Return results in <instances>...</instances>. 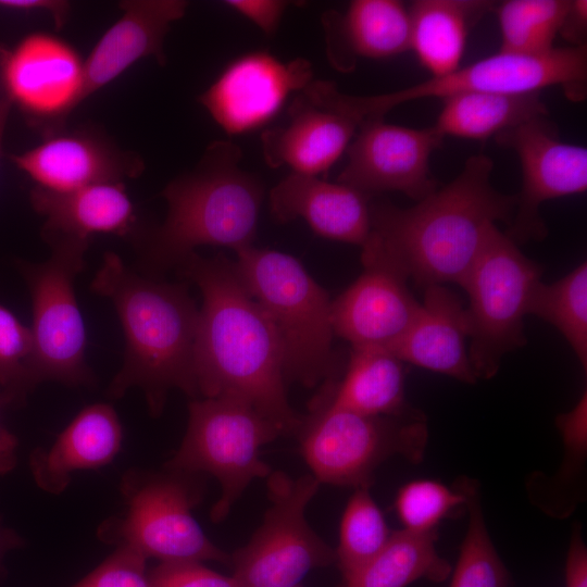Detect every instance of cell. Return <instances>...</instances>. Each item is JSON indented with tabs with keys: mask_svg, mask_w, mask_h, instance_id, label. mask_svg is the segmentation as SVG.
<instances>
[{
	"mask_svg": "<svg viewBox=\"0 0 587 587\" xmlns=\"http://www.w3.org/2000/svg\"><path fill=\"white\" fill-rule=\"evenodd\" d=\"M30 202L45 217L42 235L86 240L96 234L130 238L139 227L124 183L96 184L65 191L36 186L30 191Z\"/></svg>",
	"mask_w": 587,
	"mask_h": 587,
	"instance_id": "cell-25",
	"label": "cell"
},
{
	"mask_svg": "<svg viewBox=\"0 0 587 587\" xmlns=\"http://www.w3.org/2000/svg\"><path fill=\"white\" fill-rule=\"evenodd\" d=\"M188 412L184 439L165 469L213 475L221 485V496L211 509V520L220 522L253 479L272 473L260 459V449L284 433L234 396L192 399Z\"/></svg>",
	"mask_w": 587,
	"mask_h": 587,
	"instance_id": "cell-9",
	"label": "cell"
},
{
	"mask_svg": "<svg viewBox=\"0 0 587 587\" xmlns=\"http://www.w3.org/2000/svg\"><path fill=\"white\" fill-rule=\"evenodd\" d=\"M457 480L466 495L469 523L449 587H511V575L487 529L477 482L467 477Z\"/></svg>",
	"mask_w": 587,
	"mask_h": 587,
	"instance_id": "cell-32",
	"label": "cell"
},
{
	"mask_svg": "<svg viewBox=\"0 0 587 587\" xmlns=\"http://www.w3.org/2000/svg\"><path fill=\"white\" fill-rule=\"evenodd\" d=\"M465 503L466 495L458 480L449 487L433 479H415L398 490L395 508L403 529L424 533L437 530L442 520Z\"/></svg>",
	"mask_w": 587,
	"mask_h": 587,
	"instance_id": "cell-35",
	"label": "cell"
},
{
	"mask_svg": "<svg viewBox=\"0 0 587 587\" xmlns=\"http://www.w3.org/2000/svg\"><path fill=\"white\" fill-rule=\"evenodd\" d=\"M547 113L539 93L469 92L442 99L433 127L444 138L480 140Z\"/></svg>",
	"mask_w": 587,
	"mask_h": 587,
	"instance_id": "cell-28",
	"label": "cell"
},
{
	"mask_svg": "<svg viewBox=\"0 0 587 587\" xmlns=\"http://www.w3.org/2000/svg\"><path fill=\"white\" fill-rule=\"evenodd\" d=\"M286 122L263 132L262 152L273 168L320 176L346 152L359 125L317 98L308 86L288 107Z\"/></svg>",
	"mask_w": 587,
	"mask_h": 587,
	"instance_id": "cell-19",
	"label": "cell"
},
{
	"mask_svg": "<svg viewBox=\"0 0 587 587\" xmlns=\"http://www.w3.org/2000/svg\"><path fill=\"white\" fill-rule=\"evenodd\" d=\"M241 151L232 141L208 146L196 166L162 191L164 222L139 226L130 236L140 273L160 277L199 246H221L235 252L253 245L264 187L239 166Z\"/></svg>",
	"mask_w": 587,
	"mask_h": 587,
	"instance_id": "cell-4",
	"label": "cell"
},
{
	"mask_svg": "<svg viewBox=\"0 0 587 587\" xmlns=\"http://www.w3.org/2000/svg\"><path fill=\"white\" fill-rule=\"evenodd\" d=\"M0 83L11 103L47 135L62 129L84 101V61L63 39L33 33L12 49L0 48Z\"/></svg>",
	"mask_w": 587,
	"mask_h": 587,
	"instance_id": "cell-14",
	"label": "cell"
},
{
	"mask_svg": "<svg viewBox=\"0 0 587 587\" xmlns=\"http://www.w3.org/2000/svg\"><path fill=\"white\" fill-rule=\"evenodd\" d=\"M312 77V65L304 58L285 62L254 50L233 59L198 101L228 136L243 135L271 122Z\"/></svg>",
	"mask_w": 587,
	"mask_h": 587,
	"instance_id": "cell-15",
	"label": "cell"
},
{
	"mask_svg": "<svg viewBox=\"0 0 587 587\" xmlns=\"http://www.w3.org/2000/svg\"><path fill=\"white\" fill-rule=\"evenodd\" d=\"M424 290L415 319L389 349L403 363L462 383H476L466 348L469 320L460 298L444 285L428 286Z\"/></svg>",
	"mask_w": 587,
	"mask_h": 587,
	"instance_id": "cell-22",
	"label": "cell"
},
{
	"mask_svg": "<svg viewBox=\"0 0 587 587\" xmlns=\"http://www.w3.org/2000/svg\"><path fill=\"white\" fill-rule=\"evenodd\" d=\"M542 267L494 225L460 286L469 307L467 349L476 379L494 377L507 353L526 344L524 316Z\"/></svg>",
	"mask_w": 587,
	"mask_h": 587,
	"instance_id": "cell-10",
	"label": "cell"
},
{
	"mask_svg": "<svg viewBox=\"0 0 587 587\" xmlns=\"http://www.w3.org/2000/svg\"><path fill=\"white\" fill-rule=\"evenodd\" d=\"M301 453L321 484L370 488L378 465L394 455L420 463L428 442L423 413L367 416L334 405L320 394L302 417Z\"/></svg>",
	"mask_w": 587,
	"mask_h": 587,
	"instance_id": "cell-6",
	"label": "cell"
},
{
	"mask_svg": "<svg viewBox=\"0 0 587 587\" xmlns=\"http://www.w3.org/2000/svg\"><path fill=\"white\" fill-rule=\"evenodd\" d=\"M202 296L195 345L198 398L234 396L250 403L285 434L302 417L288 402L276 332L242 283L235 261L196 251L177 265Z\"/></svg>",
	"mask_w": 587,
	"mask_h": 587,
	"instance_id": "cell-1",
	"label": "cell"
},
{
	"mask_svg": "<svg viewBox=\"0 0 587 587\" xmlns=\"http://www.w3.org/2000/svg\"><path fill=\"white\" fill-rule=\"evenodd\" d=\"M322 394L339 408L367 416H414L404 392L403 362L388 348L351 347L339 378L323 384Z\"/></svg>",
	"mask_w": 587,
	"mask_h": 587,
	"instance_id": "cell-26",
	"label": "cell"
},
{
	"mask_svg": "<svg viewBox=\"0 0 587 587\" xmlns=\"http://www.w3.org/2000/svg\"><path fill=\"white\" fill-rule=\"evenodd\" d=\"M123 430L115 410L108 403L83 409L48 449L29 457L32 475L41 489L57 495L74 472L109 464L120 452Z\"/></svg>",
	"mask_w": 587,
	"mask_h": 587,
	"instance_id": "cell-24",
	"label": "cell"
},
{
	"mask_svg": "<svg viewBox=\"0 0 587 587\" xmlns=\"http://www.w3.org/2000/svg\"><path fill=\"white\" fill-rule=\"evenodd\" d=\"M17 462V439L0 425V476L11 472Z\"/></svg>",
	"mask_w": 587,
	"mask_h": 587,
	"instance_id": "cell-43",
	"label": "cell"
},
{
	"mask_svg": "<svg viewBox=\"0 0 587 587\" xmlns=\"http://www.w3.org/2000/svg\"><path fill=\"white\" fill-rule=\"evenodd\" d=\"M321 483L305 474L267 477V509L249 542L230 555L241 587H296L312 570L336 562L335 550L309 526L304 511Z\"/></svg>",
	"mask_w": 587,
	"mask_h": 587,
	"instance_id": "cell-12",
	"label": "cell"
},
{
	"mask_svg": "<svg viewBox=\"0 0 587 587\" xmlns=\"http://www.w3.org/2000/svg\"><path fill=\"white\" fill-rule=\"evenodd\" d=\"M361 247L362 274L332 301L333 330L351 347L389 349L410 327L421 302L407 275L370 235Z\"/></svg>",
	"mask_w": 587,
	"mask_h": 587,
	"instance_id": "cell-17",
	"label": "cell"
},
{
	"mask_svg": "<svg viewBox=\"0 0 587 587\" xmlns=\"http://www.w3.org/2000/svg\"><path fill=\"white\" fill-rule=\"evenodd\" d=\"M527 314L553 325L566 339L582 367L587 370V265L552 284L539 282L529 298Z\"/></svg>",
	"mask_w": 587,
	"mask_h": 587,
	"instance_id": "cell-31",
	"label": "cell"
},
{
	"mask_svg": "<svg viewBox=\"0 0 587 587\" xmlns=\"http://www.w3.org/2000/svg\"><path fill=\"white\" fill-rule=\"evenodd\" d=\"M236 255L242 283L278 337L286 383L312 388L339 378L344 366L333 347L327 292L287 253L252 245Z\"/></svg>",
	"mask_w": 587,
	"mask_h": 587,
	"instance_id": "cell-5",
	"label": "cell"
},
{
	"mask_svg": "<svg viewBox=\"0 0 587 587\" xmlns=\"http://www.w3.org/2000/svg\"><path fill=\"white\" fill-rule=\"evenodd\" d=\"M569 4L570 0H508L495 7L499 52L532 57L552 51Z\"/></svg>",
	"mask_w": 587,
	"mask_h": 587,
	"instance_id": "cell-33",
	"label": "cell"
},
{
	"mask_svg": "<svg viewBox=\"0 0 587 587\" xmlns=\"http://www.w3.org/2000/svg\"><path fill=\"white\" fill-rule=\"evenodd\" d=\"M0 7L17 11H43L53 20L57 28L66 23L70 3L61 0H1Z\"/></svg>",
	"mask_w": 587,
	"mask_h": 587,
	"instance_id": "cell-42",
	"label": "cell"
},
{
	"mask_svg": "<svg viewBox=\"0 0 587 587\" xmlns=\"http://www.w3.org/2000/svg\"><path fill=\"white\" fill-rule=\"evenodd\" d=\"M563 442V459L559 470L549 478L540 473L527 482L533 504L547 515L569 517L586 498L587 463V391L567 412L555 417Z\"/></svg>",
	"mask_w": 587,
	"mask_h": 587,
	"instance_id": "cell-29",
	"label": "cell"
},
{
	"mask_svg": "<svg viewBox=\"0 0 587 587\" xmlns=\"http://www.w3.org/2000/svg\"><path fill=\"white\" fill-rule=\"evenodd\" d=\"M495 139L516 152L522 171L515 214L504 234L516 245L541 240L548 229L540 216V205L586 191L587 150L562 141L547 115L526 121Z\"/></svg>",
	"mask_w": 587,
	"mask_h": 587,
	"instance_id": "cell-13",
	"label": "cell"
},
{
	"mask_svg": "<svg viewBox=\"0 0 587 587\" xmlns=\"http://www.w3.org/2000/svg\"><path fill=\"white\" fill-rule=\"evenodd\" d=\"M226 7L253 23L266 36L278 29L289 2L282 0H227Z\"/></svg>",
	"mask_w": 587,
	"mask_h": 587,
	"instance_id": "cell-39",
	"label": "cell"
},
{
	"mask_svg": "<svg viewBox=\"0 0 587 587\" xmlns=\"http://www.w3.org/2000/svg\"><path fill=\"white\" fill-rule=\"evenodd\" d=\"M327 58L341 72L360 58L382 60L410 50V15L397 0H353L322 16Z\"/></svg>",
	"mask_w": 587,
	"mask_h": 587,
	"instance_id": "cell-23",
	"label": "cell"
},
{
	"mask_svg": "<svg viewBox=\"0 0 587 587\" xmlns=\"http://www.w3.org/2000/svg\"><path fill=\"white\" fill-rule=\"evenodd\" d=\"M586 82L587 48L571 46L532 57L498 52L446 75L374 96L342 93L332 84L325 98L334 109L360 125L369 120H384L389 111L405 102L425 98L442 100L469 92L539 93L544 88L561 86L567 96L582 99Z\"/></svg>",
	"mask_w": 587,
	"mask_h": 587,
	"instance_id": "cell-7",
	"label": "cell"
},
{
	"mask_svg": "<svg viewBox=\"0 0 587 587\" xmlns=\"http://www.w3.org/2000/svg\"><path fill=\"white\" fill-rule=\"evenodd\" d=\"M147 558L118 545L95 570L71 587H151Z\"/></svg>",
	"mask_w": 587,
	"mask_h": 587,
	"instance_id": "cell-37",
	"label": "cell"
},
{
	"mask_svg": "<svg viewBox=\"0 0 587 587\" xmlns=\"http://www.w3.org/2000/svg\"><path fill=\"white\" fill-rule=\"evenodd\" d=\"M564 587H587V547L578 523L573 525L566 552Z\"/></svg>",
	"mask_w": 587,
	"mask_h": 587,
	"instance_id": "cell-40",
	"label": "cell"
},
{
	"mask_svg": "<svg viewBox=\"0 0 587 587\" xmlns=\"http://www.w3.org/2000/svg\"><path fill=\"white\" fill-rule=\"evenodd\" d=\"M437 538V530L392 532L383 549L344 580V587H407L419 579L446 580L452 567L438 553Z\"/></svg>",
	"mask_w": 587,
	"mask_h": 587,
	"instance_id": "cell-30",
	"label": "cell"
},
{
	"mask_svg": "<svg viewBox=\"0 0 587 587\" xmlns=\"http://www.w3.org/2000/svg\"><path fill=\"white\" fill-rule=\"evenodd\" d=\"M3 96L0 95V98H2Z\"/></svg>",
	"mask_w": 587,
	"mask_h": 587,
	"instance_id": "cell-46",
	"label": "cell"
},
{
	"mask_svg": "<svg viewBox=\"0 0 587 587\" xmlns=\"http://www.w3.org/2000/svg\"><path fill=\"white\" fill-rule=\"evenodd\" d=\"M492 168L487 155H472L453 180L413 207L370 204V237L416 285H460L489 228L515 212L516 195L492 186Z\"/></svg>",
	"mask_w": 587,
	"mask_h": 587,
	"instance_id": "cell-2",
	"label": "cell"
},
{
	"mask_svg": "<svg viewBox=\"0 0 587 587\" xmlns=\"http://www.w3.org/2000/svg\"><path fill=\"white\" fill-rule=\"evenodd\" d=\"M369 195L319 176L290 173L270 191L280 223L302 218L319 236L362 246L371 232Z\"/></svg>",
	"mask_w": 587,
	"mask_h": 587,
	"instance_id": "cell-21",
	"label": "cell"
},
{
	"mask_svg": "<svg viewBox=\"0 0 587 587\" xmlns=\"http://www.w3.org/2000/svg\"><path fill=\"white\" fill-rule=\"evenodd\" d=\"M296 587H299V586H296Z\"/></svg>",
	"mask_w": 587,
	"mask_h": 587,
	"instance_id": "cell-47",
	"label": "cell"
},
{
	"mask_svg": "<svg viewBox=\"0 0 587 587\" xmlns=\"http://www.w3.org/2000/svg\"><path fill=\"white\" fill-rule=\"evenodd\" d=\"M32 351L30 328L0 303L1 403H21L26 398L25 378Z\"/></svg>",
	"mask_w": 587,
	"mask_h": 587,
	"instance_id": "cell-36",
	"label": "cell"
},
{
	"mask_svg": "<svg viewBox=\"0 0 587 587\" xmlns=\"http://www.w3.org/2000/svg\"><path fill=\"white\" fill-rule=\"evenodd\" d=\"M391 533L369 488H357L345 508L335 550L344 580L377 554Z\"/></svg>",
	"mask_w": 587,
	"mask_h": 587,
	"instance_id": "cell-34",
	"label": "cell"
},
{
	"mask_svg": "<svg viewBox=\"0 0 587 587\" xmlns=\"http://www.w3.org/2000/svg\"><path fill=\"white\" fill-rule=\"evenodd\" d=\"M149 577L151 587H241L234 575H222L197 561L161 562Z\"/></svg>",
	"mask_w": 587,
	"mask_h": 587,
	"instance_id": "cell-38",
	"label": "cell"
},
{
	"mask_svg": "<svg viewBox=\"0 0 587 587\" xmlns=\"http://www.w3.org/2000/svg\"><path fill=\"white\" fill-rule=\"evenodd\" d=\"M90 288L112 302L124 332V362L109 386L110 397L121 398L138 387L154 416L162 412L173 388L198 398L195 345L199 308L187 285L137 272L108 251Z\"/></svg>",
	"mask_w": 587,
	"mask_h": 587,
	"instance_id": "cell-3",
	"label": "cell"
},
{
	"mask_svg": "<svg viewBox=\"0 0 587 587\" xmlns=\"http://www.w3.org/2000/svg\"><path fill=\"white\" fill-rule=\"evenodd\" d=\"M51 248L40 263L18 262L29 288L33 308V351L27 363L25 391L42 382L90 386L86 363V333L75 297L74 282L85 267L90 240L43 234Z\"/></svg>",
	"mask_w": 587,
	"mask_h": 587,
	"instance_id": "cell-8",
	"label": "cell"
},
{
	"mask_svg": "<svg viewBox=\"0 0 587 587\" xmlns=\"http://www.w3.org/2000/svg\"><path fill=\"white\" fill-rule=\"evenodd\" d=\"M166 471L125 476L122 489L126 512L101 526V539L161 562L216 561L230 565V554L215 546L192 516L200 497L188 478L192 474Z\"/></svg>",
	"mask_w": 587,
	"mask_h": 587,
	"instance_id": "cell-11",
	"label": "cell"
},
{
	"mask_svg": "<svg viewBox=\"0 0 587 587\" xmlns=\"http://www.w3.org/2000/svg\"><path fill=\"white\" fill-rule=\"evenodd\" d=\"M23 545L22 538L0 521V577L4 574L3 559L5 554Z\"/></svg>",
	"mask_w": 587,
	"mask_h": 587,
	"instance_id": "cell-44",
	"label": "cell"
},
{
	"mask_svg": "<svg viewBox=\"0 0 587 587\" xmlns=\"http://www.w3.org/2000/svg\"><path fill=\"white\" fill-rule=\"evenodd\" d=\"M358 129L337 183L365 195L399 191L416 201L438 188L429 160L444 137L433 126L413 128L369 120Z\"/></svg>",
	"mask_w": 587,
	"mask_h": 587,
	"instance_id": "cell-16",
	"label": "cell"
},
{
	"mask_svg": "<svg viewBox=\"0 0 587 587\" xmlns=\"http://www.w3.org/2000/svg\"><path fill=\"white\" fill-rule=\"evenodd\" d=\"M36 186L65 191L89 185L123 183L145 170L142 159L121 149L100 129L83 126L47 134L41 143L11 157Z\"/></svg>",
	"mask_w": 587,
	"mask_h": 587,
	"instance_id": "cell-18",
	"label": "cell"
},
{
	"mask_svg": "<svg viewBox=\"0 0 587 587\" xmlns=\"http://www.w3.org/2000/svg\"><path fill=\"white\" fill-rule=\"evenodd\" d=\"M559 34L572 47H585L587 37V1L570 0Z\"/></svg>",
	"mask_w": 587,
	"mask_h": 587,
	"instance_id": "cell-41",
	"label": "cell"
},
{
	"mask_svg": "<svg viewBox=\"0 0 587 587\" xmlns=\"http://www.w3.org/2000/svg\"><path fill=\"white\" fill-rule=\"evenodd\" d=\"M11 101L3 96L0 98V155H1V142H2V136L5 127V123L10 113L11 109Z\"/></svg>",
	"mask_w": 587,
	"mask_h": 587,
	"instance_id": "cell-45",
	"label": "cell"
},
{
	"mask_svg": "<svg viewBox=\"0 0 587 587\" xmlns=\"http://www.w3.org/2000/svg\"><path fill=\"white\" fill-rule=\"evenodd\" d=\"M122 16L102 35L84 61V100L111 83L136 61L154 57L165 64L164 38L188 7L184 0H127Z\"/></svg>",
	"mask_w": 587,
	"mask_h": 587,
	"instance_id": "cell-20",
	"label": "cell"
},
{
	"mask_svg": "<svg viewBox=\"0 0 587 587\" xmlns=\"http://www.w3.org/2000/svg\"><path fill=\"white\" fill-rule=\"evenodd\" d=\"M495 2L486 0H416L409 10L410 50L432 76L460 67L471 28Z\"/></svg>",
	"mask_w": 587,
	"mask_h": 587,
	"instance_id": "cell-27",
	"label": "cell"
}]
</instances>
